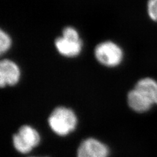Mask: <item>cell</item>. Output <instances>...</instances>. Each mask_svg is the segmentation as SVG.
I'll return each mask as SVG.
<instances>
[{
	"label": "cell",
	"mask_w": 157,
	"mask_h": 157,
	"mask_svg": "<svg viewBox=\"0 0 157 157\" xmlns=\"http://www.w3.org/2000/svg\"><path fill=\"white\" fill-rule=\"evenodd\" d=\"M127 99L130 107L137 113L149 111L153 105L148 98L136 88L128 92Z\"/></svg>",
	"instance_id": "52a82bcc"
},
{
	"label": "cell",
	"mask_w": 157,
	"mask_h": 157,
	"mask_svg": "<svg viewBox=\"0 0 157 157\" xmlns=\"http://www.w3.org/2000/svg\"><path fill=\"white\" fill-rule=\"evenodd\" d=\"M51 130L58 136H65L75 129L77 118L70 108L58 107L52 111L48 119Z\"/></svg>",
	"instance_id": "6da1fadb"
},
{
	"label": "cell",
	"mask_w": 157,
	"mask_h": 157,
	"mask_svg": "<svg viewBox=\"0 0 157 157\" xmlns=\"http://www.w3.org/2000/svg\"><path fill=\"white\" fill-rule=\"evenodd\" d=\"M21 78V70L15 62L9 59L0 62V86L17 85Z\"/></svg>",
	"instance_id": "5b68a950"
},
{
	"label": "cell",
	"mask_w": 157,
	"mask_h": 157,
	"mask_svg": "<svg viewBox=\"0 0 157 157\" xmlns=\"http://www.w3.org/2000/svg\"><path fill=\"white\" fill-rule=\"evenodd\" d=\"M135 88L148 98L153 105H157V82L153 78H142L136 83Z\"/></svg>",
	"instance_id": "ba28073f"
},
{
	"label": "cell",
	"mask_w": 157,
	"mask_h": 157,
	"mask_svg": "<svg viewBox=\"0 0 157 157\" xmlns=\"http://www.w3.org/2000/svg\"><path fill=\"white\" fill-rule=\"evenodd\" d=\"M108 147L95 138L83 140L78 147L77 157H109Z\"/></svg>",
	"instance_id": "277c9868"
},
{
	"label": "cell",
	"mask_w": 157,
	"mask_h": 157,
	"mask_svg": "<svg viewBox=\"0 0 157 157\" xmlns=\"http://www.w3.org/2000/svg\"><path fill=\"white\" fill-rule=\"evenodd\" d=\"M147 11L152 21L157 22V0H148L147 3Z\"/></svg>",
	"instance_id": "30bf717a"
},
{
	"label": "cell",
	"mask_w": 157,
	"mask_h": 157,
	"mask_svg": "<svg viewBox=\"0 0 157 157\" xmlns=\"http://www.w3.org/2000/svg\"><path fill=\"white\" fill-rule=\"evenodd\" d=\"M55 46L59 54L67 58L76 57L82 51L83 43L80 39H70L62 36L57 37L55 40Z\"/></svg>",
	"instance_id": "8992f818"
},
{
	"label": "cell",
	"mask_w": 157,
	"mask_h": 157,
	"mask_svg": "<svg viewBox=\"0 0 157 157\" xmlns=\"http://www.w3.org/2000/svg\"><path fill=\"white\" fill-rule=\"evenodd\" d=\"M94 56L101 64L114 67L121 64L124 57V53L118 44L108 40L100 42L95 47Z\"/></svg>",
	"instance_id": "7a4b0ae2"
},
{
	"label": "cell",
	"mask_w": 157,
	"mask_h": 157,
	"mask_svg": "<svg viewBox=\"0 0 157 157\" xmlns=\"http://www.w3.org/2000/svg\"><path fill=\"white\" fill-rule=\"evenodd\" d=\"M41 141L39 132L30 126L23 125L13 136V144L19 153L26 154L36 147Z\"/></svg>",
	"instance_id": "3957f363"
},
{
	"label": "cell",
	"mask_w": 157,
	"mask_h": 157,
	"mask_svg": "<svg viewBox=\"0 0 157 157\" xmlns=\"http://www.w3.org/2000/svg\"><path fill=\"white\" fill-rule=\"evenodd\" d=\"M12 46L11 37L6 32L1 29L0 30V53H6Z\"/></svg>",
	"instance_id": "9c48e42d"
}]
</instances>
